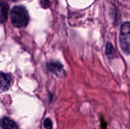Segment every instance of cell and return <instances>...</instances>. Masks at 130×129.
<instances>
[{"label": "cell", "mask_w": 130, "mask_h": 129, "mask_svg": "<svg viewBox=\"0 0 130 129\" xmlns=\"http://www.w3.org/2000/svg\"><path fill=\"white\" fill-rule=\"evenodd\" d=\"M0 125L2 129H19L16 123L8 117H3L0 120Z\"/></svg>", "instance_id": "cell-5"}, {"label": "cell", "mask_w": 130, "mask_h": 129, "mask_svg": "<svg viewBox=\"0 0 130 129\" xmlns=\"http://www.w3.org/2000/svg\"><path fill=\"white\" fill-rule=\"evenodd\" d=\"M40 5L42 7L46 9L50 6L51 2L50 0H40Z\"/></svg>", "instance_id": "cell-9"}, {"label": "cell", "mask_w": 130, "mask_h": 129, "mask_svg": "<svg viewBox=\"0 0 130 129\" xmlns=\"http://www.w3.org/2000/svg\"><path fill=\"white\" fill-rule=\"evenodd\" d=\"M129 22H126L121 27L119 33V43L122 51L127 55L129 54L130 49V34Z\"/></svg>", "instance_id": "cell-2"}, {"label": "cell", "mask_w": 130, "mask_h": 129, "mask_svg": "<svg viewBox=\"0 0 130 129\" xmlns=\"http://www.w3.org/2000/svg\"><path fill=\"white\" fill-rule=\"evenodd\" d=\"M8 6L6 3L0 2V23L6 21L8 17Z\"/></svg>", "instance_id": "cell-6"}, {"label": "cell", "mask_w": 130, "mask_h": 129, "mask_svg": "<svg viewBox=\"0 0 130 129\" xmlns=\"http://www.w3.org/2000/svg\"><path fill=\"white\" fill-rule=\"evenodd\" d=\"M11 78L8 74L0 72V92H6L10 89Z\"/></svg>", "instance_id": "cell-3"}, {"label": "cell", "mask_w": 130, "mask_h": 129, "mask_svg": "<svg viewBox=\"0 0 130 129\" xmlns=\"http://www.w3.org/2000/svg\"><path fill=\"white\" fill-rule=\"evenodd\" d=\"M11 1H16L17 0H11Z\"/></svg>", "instance_id": "cell-10"}, {"label": "cell", "mask_w": 130, "mask_h": 129, "mask_svg": "<svg viewBox=\"0 0 130 129\" xmlns=\"http://www.w3.org/2000/svg\"><path fill=\"white\" fill-rule=\"evenodd\" d=\"M47 68L48 70L55 73L57 75H60L63 73V65L58 61H50L47 63Z\"/></svg>", "instance_id": "cell-4"}, {"label": "cell", "mask_w": 130, "mask_h": 129, "mask_svg": "<svg viewBox=\"0 0 130 129\" xmlns=\"http://www.w3.org/2000/svg\"><path fill=\"white\" fill-rule=\"evenodd\" d=\"M11 21L17 28L27 26L29 21V16L26 8L22 5L13 6L11 11Z\"/></svg>", "instance_id": "cell-1"}, {"label": "cell", "mask_w": 130, "mask_h": 129, "mask_svg": "<svg viewBox=\"0 0 130 129\" xmlns=\"http://www.w3.org/2000/svg\"><path fill=\"white\" fill-rule=\"evenodd\" d=\"M45 129H53V123L50 118H46L43 122Z\"/></svg>", "instance_id": "cell-8"}, {"label": "cell", "mask_w": 130, "mask_h": 129, "mask_svg": "<svg viewBox=\"0 0 130 129\" xmlns=\"http://www.w3.org/2000/svg\"><path fill=\"white\" fill-rule=\"evenodd\" d=\"M105 53L107 54V56L110 59H112L115 58L116 51L111 43L108 42L107 44L106 47H105Z\"/></svg>", "instance_id": "cell-7"}]
</instances>
